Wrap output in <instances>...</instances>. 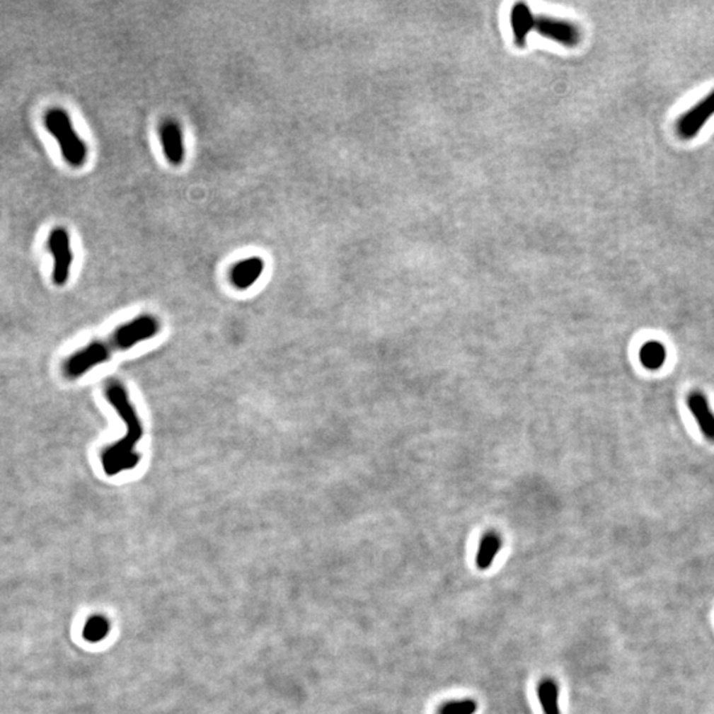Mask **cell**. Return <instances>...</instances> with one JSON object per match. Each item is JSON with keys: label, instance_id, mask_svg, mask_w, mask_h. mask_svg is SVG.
<instances>
[{"label": "cell", "instance_id": "1", "mask_svg": "<svg viewBox=\"0 0 714 714\" xmlns=\"http://www.w3.org/2000/svg\"><path fill=\"white\" fill-rule=\"evenodd\" d=\"M161 330V323L151 315H142L118 327L115 332L101 342H93L71 355L62 365L64 374L74 380L103 364L118 351H126L138 342L151 339Z\"/></svg>", "mask_w": 714, "mask_h": 714}, {"label": "cell", "instance_id": "2", "mask_svg": "<svg viewBox=\"0 0 714 714\" xmlns=\"http://www.w3.org/2000/svg\"><path fill=\"white\" fill-rule=\"evenodd\" d=\"M106 397L126 426V435L108 446L101 454L103 471L108 476H115L135 468L141 461L135 447L143 437V426L134 403H131L127 391L121 383L113 380L108 384Z\"/></svg>", "mask_w": 714, "mask_h": 714}, {"label": "cell", "instance_id": "3", "mask_svg": "<svg viewBox=\"0 0 714 714\" xmlns=\"http://www.w3.org/2000/svg\"><path fill=\"white\" fill-rule=\"evenodd\" d=\"M44 125L59 143L67 163L74 168L84 166L88 159V146L74 130L71 115L64 109L54 108L45 113Z\"/></svg>", "mask_w": 714, "mask_h": 714}, {"label": "cell", "instance_id": "4", "mask_svg": "<svg viewBox=\"0 0 714 714\" xmlns=\"http://www.w3.org/2000/svg\"><path fill=\"white\" fill-rule=\"evenodd\" d=\"M48 248L53 255V282L64 286L71 275L73 252L71 236L65 228H54L48 237Z\"/></svg>", "mask_w": 714, "mask_h": 714}, {"label": "cell", "instance_id": "5", "mask_svg": "<svg viewBox=\"0 0 714 714\" xmlns=\"http://www.w3.org/2000/svg\"><path fill=\"white\" fill-rule=\"evenodd\" d=\"M714 115V91H710L701 101L697 102L676 122V132L684 139H694L705 125Z\"/></svg>", "mask_w": 714, "mask_h": 714}, {"label": "cell", "instance_id": "6", "mask_svg": "<svg viewBox=\"0 0 714 714\" xmlns=\"http://www.w3.org/2000/svg\"><path fill=\"white\" fill-rule=\"evenodd\" d=\"M534 30H539V33L545 38L557 41L569 48L577 47L581 41L580 28L573 23L563 19L534 16Z\"/></svg>", "mask_w": 714, "mask_h": 714}, {"label": "cell", "instance_id": "7", "mask_svg": "<svg viewBox=\"0 0 714 714\" xmlns=\"http://www.w3.org/2000/svg\"><path fill=\"white\" fill-rule=\"evenodd\" d=\"M159 138L167 161L176 167L183 164L185 158V147L180 125L175 120H166L161 122Z\"/></svg>", "mask_w": 714, "mask_h": 714}, {"label": "cell", "instance_id": "8", "mask_svg": "<svg viewBox=\"0 0 714 714\" xmlns=\"http://www.w3.org/2000/svg\"><path fill=\"white\" fill-rule=\"evenodd\" d=\"M265 262L261 257H251L237 262L231 270V281L238 290L251 289L261 278Z\"/></svg>", "mask_w": 714, "mask_h": 714}, {"label": "cell", "instance_id": "9", "mask_svg": "<svg viewBox=\"0 0 714 714\" xmlns=\"http://www.w3.org/2000/svg\"><path fill=\"white\" fill-rule=\"evenodd\" d=\"M686 403L705 438L714 442V413L705 394L694 391L688 396Z\"/></svg>", "mask_w": 714, "mask_h": 714}, {"label": "cell", "instance_id": "10", "mask_svg": "<svg viewBox=\"0 0 714 714\" xmlns=\"http://www.w3.org/2000/svg\"><path fill=\"white\" fill-rule=\"evenodd\" d=\"M534 15L525 3H516L511 10L513 40L520 48L525 47L529 32L534 30Z\"/></svg>", "mask_w": 714, "mask_h": 714}, {"label": "cell", "instance_id": "11", "mask_svg": "<svg viewBox=\"0 0 714 714\" xmlns=\"http://www.w3.org/2000/svg\"><path fill=\"white\" fill-rule=\"evenodd\" d=\"M500 546H502V541L497 534H487L484 536L480 541V545H479L478 555H476V565L480 570H487L491 568L495 557L500 551Z\"/></svg>", "mask_w": 714, "mask_h": 714}, {"label": "cell", "instance_id": "12", "mask_svg": "<svg viewBox=\"0 0 714 714\" xmlns=\"http://www.w3.org/2000/svg\"><path fill=\"white\" fill-rule=\"evenodd\" d=\"M667 357V351L663 344L657 342H648L640 348L639 359L645 368L648 369H659L663 367Z\"/></svg>", "mask_w": 714, "mask_h": 714}, {"label": "cell", "instance_id": "13", "mask_svg": "<svg viewBox=\"0 0 714 714\" xmlns=\"http://www.w3.org/2000/svg\"><path fill=\"white\" fill-rule=\"evenodd\" d=\"M539 700L543 714H561L558 704V686L552 680H543L539 685Z\"/></svg>", "mask_w": 714, "mask_h": 714}, {"label": "cell", "instance_id": "14", "mask_svg": "<svg viewBox=\"0 0 714 714\" xmlns=\"http://www.w3.org/2000/svg\"><path fill=\"white\" fill-rule=\"evenodd\" d=\"M109 630L110 626L106 618H103L101 615H93L86 621V624L84 627V638L88 642L97 643L106 638Z\"/></svg>", "mask_w": 714, "mask_h": 714}, {"label": "cell", "instance_id": "15", "mask_svg": "<svg viewBox=\"0 0 714 714\" xmlns=\"http://www.w3.org/2000/svg\"><path fill=\"white\" fill-rule=\"evenodd\" d=\"M478 705L473 700H463L444 705L439 714H475Z\"/></svg>", "mask_w": 714, "mask_h": 714}]
</instances>
